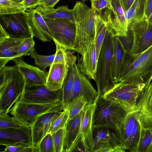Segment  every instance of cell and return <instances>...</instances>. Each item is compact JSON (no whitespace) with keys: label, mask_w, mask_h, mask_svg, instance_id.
Here are the masks:
<instances>
[{"label":"cell","mask_w":152,"mask_h":152,"mask_svg":"<svg viewBox=\"0 0 152 152\" xmlns=\"http://www.w3.org/2000/svg\"><path fill=\"white\" fill-rule=\"evenodd\" d=\"M152 80V45L138 53L126 50L123 55L119 82L142 83L146 87Z\"/></svg>","instance_id":"cell-1"},{"label":"cell","mask_w":152,"mask_h":152,"mask_svg":"<svg viewBox=\"0 0 152 152\" xmlns=\"http://www.w3.org/2000/svg\"><path fill=\"white\" fill-rule=\"evenodd\" d=\"M76 27L74 51L83 55L95 39L96 14L84 3L77 1L72 9Z\"/></svg>","instance_id":"cell-2"},{"label":"cell","mask_w":152,"mask_h":152,"mask_svg":"<svg viewBox=\"0 0 152 152\" xmlns=\"http://www.w3.org/2000/svg\"><path fill=\"white\" fill-rule=\"evenodd\" d=\"M129 111L117 102L98 97L94 111L93 128H119Z\"/></svg>","instance_id":"cell-3"},{"label":"cell","mask_w":152,"mask_h":152,"mask_svg":"<svg viewBox=\"0 0 152 152\" xmlns=\"http://www.w3.org/2000/svg\"><path fill=\"white\" fill-rule=\"evenodd\" d=\"M7 80L0 88V114L7 115L11 107L19 98L25 84L22 75L15 65L6 66Z\"/></svg>","instance_id":"cell-4"},{"label":"cell","mask_w":152,"mask_h":152,"mask_svg":"<svg viewBox=\"0 0 152 152\" xmlns=\"http://www.w3.org/2000/svg\"><path fill=\"white\" fill-rule=\"evenodd\" d=\"M114 35L107 30L97 61L95 81L98 96H102L113 85L111 80L110 69L113 52Z\"/></svg>","instance_id":"cell-5"},{"label":"cell","mask_w":152,"mask_h":152,"mask_svg":"<svg viewBox=\"0 0 152 152\" xmlns=\"http://www.w3.org/2000/svg\"><path fill=\"white\" fill-rule=\"evenodd\" d=\"M64 110L62 100L41 104L25 102L18 99L10 109L9 113L23 125L32 126L37 118L42 115Z\"/></svg>","instance_id":"cell-6"},{"label":"cell","mask_w":152,"mask_h":152,"mask_svg":"<svg viewBox=\"0 0 152 152\" xmlns=\"http://www.w3.org/2000/svg\"><path fill=\"white\" fill-rule=\"evenodd\" d=\"M126 42H122L126 50L133 53H138L152 45V22L145 17L132 21L129 25L127 35L121 37Z\"/></svg>","instance_id":"cell-7"},{"label":"cell","mask_w":152,"mask_h":152,"mask_svg":"<svg viewBox=\"0 0 152 152\" xmlns=\"http://www.w3.org/2000/svg\"><path fill=\"white\" fill-rule=\"evenodd\" d=\"M145 87L142 83L119 82L113 85L102 96L118 103L131 112L137 109L139 98Z\"/></svg>","instance_id":"cell-8"},{"label":"cell","mask_w":152,"mask_h":152,"mask_svg":"<svg viewBox=\"0 0 152 152\" xmlns=\"http://www.w3.org/2000/svg\"><path fill=\"white\" fill-rule=\"evenodd\" d=\"M92 152H124L125 147L119 128H93Z\"/></svg>","instance_id":"cell-9"},{"label":"cell","mask_w":152,"mask_h":152,"mask_svg":"<svg viewBox=\"0 0 152 152\" xmlns=\"http://www.w3.org/2000/svg\"><path fill=\"white\" fill-rule=\"evenodd\" d=\"M108 7L98 13L105 23L107 30L114 36L126 37L128 25L120 0H109Z\"/></svg>","instance_id":"cell-10"},{"label":"cell","mask_w":152,"mask_h":152,"mask_svg":"<svg viewBox=\"0 0 152 152\" xmlns=\"http://www.w3.org/2000/svg\"><path fill=\"white\" fill-rule=\"evenodd\" d=\"M43 18L55 43L58 44L66 50L74 51L76 36L75 23L60 19Z\"/></svg>","instance_id":"cell-11"},{"label":"cell","mask_w":152,"mask_h":152,"mask_svg":"<svg viewBox=\"0 0 152 152\" xmlns=\"http://www.w3.org/2000/svg\"><path fill=\"white\" fill-rule=\"evenodd\" d=\"M1 26L11 37L28 38L34 36L27 13L0 14Z\"/></svg>","instance_id":"cell-12"},{"label":"cell","mask_w":152,"mask_h":152,"mask_svg":"<svg viewBox=\"0 0 152 152\" xmlns=\"http://www.w3.org/2000/svg\"><path fill=\"white\" fill-rule=\"evenodd\" d=\"M140 111L129 113L119 127L126 150L137 152L140 137V127L138 121Z\"/></svg>","instance_id":"cell-13"},{"label":"cell","mask_w":152,"mask_h":152,"mask_svg":"<svg viewBox=\"0 0 152 152\" xmlns=\"http://www.w3.org/2000/svg\"><path fill=\"white\" fill-rule=\"evenodd\" d=\"M20 101L28 103L46 104L62 100V88L57 91L49 90L45 85L25 86L19 98Z\"/></svg>","instance_id":"cell-14"},{"label":"cell","mask_w":152,"mask_h":152,"mask_svg":"<svg viewBox=\"0 0 152 152\" xmlns=\"http://www.w3.org/2000/svg\"><path fill=\"white\" fill-rule=\"evenodd\" d=\"M32 126L0 129V145L33 146Z\"/></svg>","instance_id":"cell-15"},{"label":"cell","mask_w":152,"mask_h":152,"mask_svg":"<svg viewBox=\"0 0 152 152\" xmlns=\"http://www.w3.org/2000/svg\"><path fill=\"white\" fill-rule=\"evenodd\" d=\"M88 78L76 64L74 80L68 103L79 96H83L88 104H93L96 101L98 97L97 91Z\"/></svg>","instance_id":"cell-16"},{"label":"cell","mask_w":152,"mask_h":152,"mask_svg":"<svg viewBox=\"0 0 152 152\" xmlns=\"http://www.w3.org/2000/svg\"><path fill=\"white\" fill-rule=\"evenodd\" d=\"M12 61L22 75L26 87L45 85L48 72L28 64L20 58H15Z\"/></svg>","instance_id":"cell-17"},{"label":"cell","mask_w":152,"mask_h":152,"mask_svg":"<svg viewBox=\"0 0 152 152\" xmlns=\"http://www.w3.org/2000/svg\"><path fill=\"white\" fill-rule=\"evenodd\" d=\"M96 101L85 106L79 133L88 152H92L94 147L93 124Z\"/></svg>","instance_id":"cell-18"},{"label":"cell","mask_w":152,"mask_h":152,"mask_svg":"<svg viewBox=\"0 0 152 152\" xmlns=\"http://www.w3.org/2000/svg\"><path fill=\"white\" fill-rule=\"evenodd\" d=\"M62 111L50 112L42 114L37 118L32 126L33 145L37 149L38 152L39 144L47 134L51 124Z\"/></svg>","instance_id":"cell-19"},{"label":"cell","mask_w":152,"mask_h":152,"mask_svg":"<svg viewBox=\"0 0 152 152\" xmlns=\"http://www.w3.org/2000/svg\"><path fill=\"white\" fill-rule=\"evenodd\" d=\"M30 25L35 36L44 42L53 40L49 29L41 13L35 9H28Z\"/></svg>","instance_id":"cell-20"},{"label":"cell","mask_w":152,"mask_h":152,"mask_svg":"<svg viewBox=\"0 0 152 152\" xmlns=\"http://www.w3.org/2000/svg\"><path fill=\"white\" fill-rule=\"evenodd\" d=\"M97 60L94 39L92 40L83 54L78 58L77 65L88 78L95 80Z\"/></svg>","instance_id":"cell-21"},{"label":"cell","mask_w":152,"mask_h":152,"mask_svg":"<svg viewBox=\"0 0 152 152\" xmlns=\"http://www.w3.org/2000/svg\"><path fill=\"white\" fill-rule=\"evenodd\" d=\"M126 50L120 37L114 36L110 69L111 78L113 85L119 82L123 55Z\"/></svg>","instance_id":"cell-22"},{"label":"cell","mask_w":152,"mask_h":152,"mask_svg":"<svg viewBox=\"0 0 152 152\" xmlns=\"http://www.w3.org/2000/svg\"><path fill=\"white\" fill-rule=\"evenodd\" d=\"M69 65L53 64L50 66L45 85L50 90L57 91L61 89L67 75Z\"/></svg>","instance_id":"cell-23"},{"label":"cell","mask_w":152,"mask_h":152,"mask_svg":"<svg viewBox=\"0 0 152 152\" xmlns=\"http://www.w3.org/2000/svg\"><path fill=\"white\" fill-rule=\"evenodd\" d=\"M138 121L140 133L137 152H149L152 144V118L140 111Z\"/></svg>","instance_id":"cell-24"},{"label":"cell","mask_w":152,"mask_h":152,"mask_svg":"<svg viewBox=\"0 0 152 152\" xmlns=\"http://www.w3.org/2000/svg\"><path fill=\"white\" fill-rule=\"evenodd\" d=\"M66 62L69 65L68 72L62 88V102L64 109L68 104L72 90L75 72L77 57L69 50L66 52Z\"/></svg>","instance_id":"cell-25"},{"label":"cell","mask_w":152,"mask_h":152,"mask_svg":"<svg viewBox=\"0 0 152 152\" xmlns=\"http://www.w3.org/2000/svg\"><path fill=\"white\" fill-rule=\"evenodd\" d=\"M26 38L9 37L0 41V60L7 64L15 58H20L18 55V48Z\"/></svg>","instance_id":"cell-26"},{"label":"cell","mask_w":152,"mask_h":152,"mask_svg":"<svg viewBox=\"0 0 152 152\" xmlns=\"http://www.w3.org/2000/svg\"><path fill=\"white\" fill-rule=\"evenodd\" d=\"M84 107L73 119H68L65 128L63 152H69L71 146L79 134Z\"/></svg>","instance_id":"cell-27"},{"label":"cell","mask_w":152,"mask_h":152,"mask_svg":"<svg viewBox=\"0 0 152 152\" xmlns=\"http://www.w3.org/2000/svg\"><path fill=\"white\" fill-rule=\"evenodd\" d=\"M38 11L44 18L60 19L75 23L73 10L69 9L67 5L61 6L56 9Z\"/></svg>","instance_id":"cell-28"},{"label":"cell","mask_w":152,"mask_h":152,"mask_svg":"<svg viewBox=\"0 0 152 152\" xmlns=\"http://www.w3.org/2000/svg\"><path fill=\"white\" fill-rule=\"evenodd\" d=\"M137 107V110L152 118V80L142 92Z\"/></svg>","instance_id":"cell-29"},{"label":"cell","mask_w":152,"mask_h":152,"mask_svg":"<svg viewBox=\"0 0 152 152\" xmlns=\"http://www.w3.org/2000/svg\"><path fill=\"white\" fill-rule=\"evenodd\" d=\"M145 1L135 0L130 8L125 12V18L128 27L132 21L145 17Z\"/></svg>","instance_id":"cell-30"},{"label":"cell","mask_w":152,"mask_h":152,"mask_svg":"<svg viewBox=\"0 0 152 152\" xmlns=\"http://www.w3.org/2000/svg\"><path fill=\"white\" fill-rule=\"evenodd\" d=\"M95 25V34L94 42L98 60L107 30L105 23L98 13L96 14Z\"/></svg>","instance_id":"cell-31"},{"label":"cell","mask_w":152,"mask_h":152,"mask_svg":"<svg viewBox=\"0 0 152 152\" xmlns=\"http://www.w3.org/2000/svg\"><path fill=\"white\" fill-rule=\"evenodd\" d=\"M87 104L88 102L83 96L77 97L68 103L64 109L69 111V120L74 118Z\"/></svg>","instance_id":"cell-32"},{"label":"cell","mask_w":152,"mask_h":152,"mask_svg":"<svg viewBox=\"0 0 152 152\" xmlns=\"http://www.w3.org/2000/svg\"><path fill=\"white\" fill-rule=\"evenodd\" d=\"M26 10L22 2L12 0H0V14L25 12Z\"/></svg>","instance_id":"cell-33"},{"label":"cell","mask_w":152,"mask_h":152,"mask_svg":"<svg viewBox=\"0 0 152 152\" xmlns=\"http://www.w3.org/2000/svg\"><path fill=\"white\" fill-rule=\"evenodd\" d=\"M55 53L50 55L39 54L34 50L30 55L34 60L35 64L42 69L45 71L47 68L50 67L53 63Z\"/></svg>","instance_id":"cell-34"},{"label":"cell","mask_w":152,"mask_h":152,"mask_svg":"<svg viewBox=\"0 0 152 152\" xmlns=\"http://www.w3.org/2000/svg\"><path fill=\"white\" fill-rule=\"evenodd\" d=\"M69 118V111L67 110L64 109L60 114L56 117L53 121L48 134H52L60 129L65 128L68 120Z\"/></svg>","instance_id":"cell-35"},{"label":"cell","mask_w":152,"mask_h":152,"mask_svg":"<svg viewBox=\"0 0 152 152\" xmlns=\"http://www.w3.org/2000/svg\"><path fill=\"white\" fill-rule=\"evenodd\" d=\"M34 36L27 38L24 40L19 46L18 50V55L20 58L24 56L30 55L35 50V42Z\"/></svg>","instance_id":"cell-36"},{"label":"cell","mask_w":152,"mask_h":152,"mask_svg":"<svg viewBox=\"0 0 152 152\" xmlns=\"http://www.w3.org/2000/svg\"><path fill=\"white\" fill-rule=\"evenodd\" d=\"M26 126L17 121L14 116L0 114V129L19 128Z\"/></svg>","instance_id":"cell-37"},{"label":"cell","mask_w":152,"mask_h":152,"mask_svg":"<svg viewBox=\"0 0 152 152\" xmlns=\"http://www.w3.org/2000/svg\"><path fill=\"white\" fill-rule=\"evenodd\" d=\"M65 132V128L60 129L53 133L54 152H62Z\"/></svg>","instance_id":"cell-38"},{"label":"cell","mask_w":152,"mask_h":152,"mask_svg":"<svg viewBox=\"0 0 152 152\" xmlns=\"http://www.w3.org/2000/svg\"><path fill=\"white\" fill-rule=\"evenodd\" d=\"M54 152L52 134H48L42 140L38 147V152Z\"/></svg>","instance_id":"cell-39"},{"label":"cell","mask_w":152,"mask_h":152,"mask_svg":"<svg viewBox=\"0 0 152 152\" xmlns=\"http://www.w3.org/2000/svg\"><path fill=\"white\" fill-rule=\"evenodd\" d=\"M2 152H38L37 149L28 145L9 146L6 147Z\"/></svg>","instance_id":"cell-40"},{"label":"cell","mask_w":152,"mask_h":152,"mask_svg":"<svg viewBox=\"0 0 152 152\" xmlns=\"http://www.w3.org/2000/svg\"><path fill=\"white\" fill-rule=\"evenodd\" d=\"M56 50L55 58L53 64H66V50L57 43H55Z\"/></svg>","instance_id":"cell-41"},{"label":"cell","mask_w":152,"mask_h":152,"mask_svg":"<svg viewBox=\"0 0 152 152\" xmlns=\"http://www.w3.org/2000/svg\"><path fill=\"white\" fill-rule=\"evenodd\" d=\"M91 8L94 13H99L102 10L107 7L109 5V0H90Z\"/></svg>","instance_id":"cell-42"},{"label":"cell","mask_w":152,"mask_h":152,"mask_svg":"<svg viewBox=\"0 0 152 152\" xmlns=\"http://www.w3.org/2000/svg\"><path fill=\"white\" fill-rule=\"evenodd\" d=\"M60 0H41L39 5L35 9L38 10L53 9L56 4Z\"/></svg>","instance_id":"cell-43"},{"label":"cell","mask_w":152,"mask_h":152,"mask_svg":"<svg viewBox=\"0 0 152 152\" xmlns=\"http://www.w3.org/2000/svg\"><path fill=\"white\" fill-rule=\"evenodd\" d=\"M41 0H23L22 3L26 9L35 8L39 4Z\"/></svg>","instance_id":"cell-44"},{"label":"cell","mask_w":152,"mask_h":152,"mask_svg":"<svg viewBox=\"0 0 152 152\" xmlns=\"http://www.w3.org/2000/svg\"><path fill=\"white\" fill-rule=\"evenodd\" d=\"M152 12V0H146L145 16L147 19Z\"/></svg>","instance_id":"cell-45"},{"label":"cell","mask_w":152,"mask_h":152,"mask_svg":"<svg viewBox=\"0 0 152 152\" xmlns=\"http://www.w3.org/2000/svg\"><path fill=\"white\" fill-rule=\"evenodd\" d=\"M125 12L132 6L135 0H120Z\"/></svg>","instance_id":"cell-46"},{"label":"cell","mask_w":152,"mask_h":152,"mask_svg":"<svg viewBox=\"0 0 152 152\" xmlns=\"http://www.w3.org/2000/svg\"><path fill=\"white\" fill-rule=\"evenodd\" d=\"M9 37L4 28L0 26V41L3 40Z\"/></svg>","instance_id":"cell-47"},{"label":"cell","mask_w":152,"mask_h":152,"mask_svg":"<svg viewBox=\"0 0 152 152\" xmlns=\"http://www.w3.org/2000/svg\"><path fill=\"white\" fill-rule=\"evenodd\" d=\"M147 20L149 22H152V12Z\"/></svg>","instance_id":"cell-48"},{"label":"cell","mask_w":152,"mask_h":152,"mask_svg":"<svg viewBox=\"0 0 152 152\" xmlns=\"http://www.w3.org/2000/svg\"><path fill=\"white\" fill-rule=\"evenodd\" d=\"M16 2H22L23 0H12Z\"/></svg>","instance_id":"cell-49"},{"label":"cell","mask_w":152,"mask_h":152,"mask_svg":"<svg viewBox=\"0 0 152 152\" xmlns=\"http://www.w3.org/2000/svg\"><path fill=\"white\" fill-rule=\"evenodd\" d=\"M152 152V144L151 146V147L150 148L149 152Z\"/></svg>","instance_id":"cell-50"},{"label":"cell","mask_w":152,"mask_h":152,"mask_svg":"<svg viewBox=\"0 0 152 152\" xmlns=\"http://www.w3.org/2000/svg\"><path fill=\"white\" fill-rule=\"evenodd\" d=\"M82 0V1H85V0Z\"/></svg>","instance_id":"cell-51"}]
</instances>
